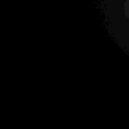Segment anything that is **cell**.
I'll return each mask as SVG.
<instances>
[{
  "instance_id": "obj_1",
  "label": "cell",
  "mask_w": 129,
  "mask_h": 129,
  "mask_svg": "<svg viewBox=\"0 0 129 129\" xmlns=\"http://www.w3.org/2000/svg\"><path fill=\"white\" fill-rule=\"evenodd\" d=\"M123 13H125L126 18L129 20V0H125V3H123Z\"/></svg>"
}]
</instances>
